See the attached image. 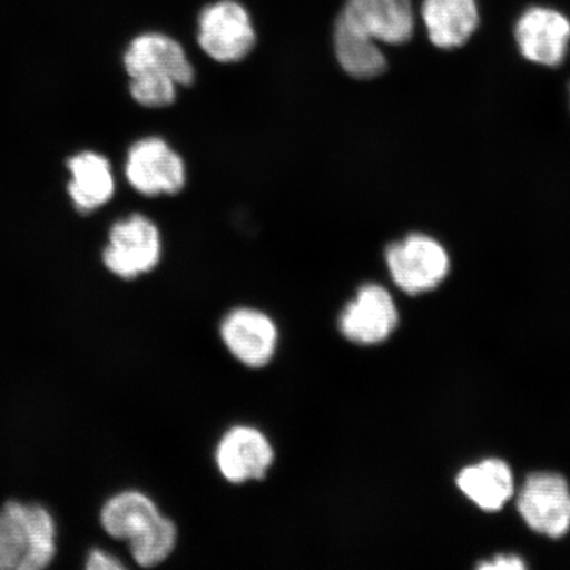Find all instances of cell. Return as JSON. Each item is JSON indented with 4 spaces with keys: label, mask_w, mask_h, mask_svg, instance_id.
<instances>
[{
    "label": "cell",
    "mask_w": 570,
    "mask_h": 570,
    "mask_svg": "<svg viewBox=\"0 0 570 570\" xmlns=\"http://www.w3.org/2000/svg\"><path fill=\"white\" fill-rule=\"evenodd\" d=\"M399 324L394 297L383 285L363 284L338 318V330L355 345H380L389 340Z\"/></svg>",
    "instance_id": "8992f818"
},
{
    "label": "cell",
    "mask_w": 570,
    "mask_h": 570,
    "mask_svg": "<svg viewBox=\"0 0 570 570\" xmlns=\"http://www.w3.org/2000/svg\"><path fill=\"white\" fill-rule=\"evenodd\" d=\"M197 41L214 61H242L256 41L252 17L235 0H218L199 13Z\"/></svg>",
    "instance_id": "3957f363"
},
{
    "label": "cell",
    "mask_w": 570,
    "mask_h": 570,
    "mask_svg": "<svg viewBox=\"0 0 570 570\" xmlns=\"http://www.w3.org/2000/svg\"><path fill=\"white\" fill-rule=\"evenodd\" d=\"M422 17L428 38L440 49L465 46L480 24L475 0H424Z\"/></svg>",
    "instance_id": "4fadbf2b"
},
{
    "label": "cell",
    "mask_w": 570,
    "mask_h": 570,
    "mask_svg": "<svg viewBox=\"0 0 570 570\" xmlns=\"http://www.w3.org/2000/svg\"><path fill=\"white\" fill-rule=\"evenodd\" d=\"M178 85L173 78L140 75L131 77V97L145 107H166L176 101Z\"/></svg>",
    "instance_id": "d6986e66"
},
{
    "label": "cell",
    "mask_w": 570,
    "mask_h": 570,
    "mask_svg": "<svg viewBox=\"0 0 570 570\" xmlns=\"http://www.w3.org/2000/svg\"><path fill=\"white\" fill-rule=\"evenodd\" d=\"M384 259L397 288L411 296L439 287L451 268L445 247L425 234H410L389 245Z\"/></svg>",
    "instance_id": "7a4b0ae2"
},
{
    "label": "cell",
    "mask_w": 570,
    "mask_h": 570,
    "mask_svg": "<svg viewBox=\"0 0 570 570\" xmlns=\"http://www.w3.org/2000/svg\"><path fill=\"white\" fill-rule=\"evenodd\" d=\"M177 527L166 517H160L148 530L128 541L135 562L141 568H154L166 561L177 544Z\"/></svg>",
    "instance_id": "ac0fdd59"
},
{
    "label": "cell",
    "mask_w": 570,
    "mask_h": 570,
    "mask_svg": "<svg viewBox=\"0 0 570 570\" xmlns=\"http://www.w3.org/2000/svg\"><path fill=\"white\" fill-rule=\"evenodd\" d=\"M126 177L142 196H170L183 190L187 169L166 140L153 137L138 140L128 149Z\"/></svg>",
    "instance_id": "5b68a950"
},
{
    "label": "cell",
    "mask_w": 570,
    "mask_h": 570,
    "mask_svg": "<svg viewBox=\"0 0 570 570\" xmlns=\"http://www.w3.org/2000/svg\"><path fill=\"white\" fill-rule=\"evenodd\" d=\"M518 509L533 531L561 538L570 529V490L561 475L533 474L523 484Z\"/></svg>",
    "instance_id": "52a82bcc"
},
{
    "label": "cell",
    "mask_w": 570,
    "mask_h": 570,
    "mask_svg": "<svg viewBox=\"0 0 570 570\" xmlns=\"http://www.w3.org/2000/svg\"><path fill=\"white\" fill-rule=\"evenodd\" d=\"M56 524L40 504L7 502L0 509V570H40L52 564Z\"/></svg>",
    "instance_id": "6da1fadb"
},
{
    "label": "cell",
    "mask_w": 570,
    "mask_h": 570,
    "mask_svg": "<svg viewBox=\"0 0 570 570\" xmlns=\"http://www.w3.org/2000/svg\"><path fill=\"white\" fill-rule=\"evenodd\" d=\"M333 47L341 68L356 80H373L387 69L386 56L377 42L341 17L334 23Z\"/></svg>",
    "instance_id": "9a60e30c"
},
{
    "label": "cell",
    "mask_w": 570,
    "mask_h": 570,
    "mask_svg": "<svg viewBox=\"0 0 570 570\" xmlns=\"http://www.w3.org/2000/svg\"><path fill=\"white\" fill-rule=\"evenodd\" d=\"M479 568L483 570H522L525 569V564L523 560L517 558V556H498L493 561L483 562Z\"/></svg>",
    "instance_id": "44dd1931"
},
{
    "label": "cell",
    "mask_w": 570,
    "mask_h": 570,
    "mask_svg": "<svg viewBox=\"0 0 570 570\" xmlns=\"http://www.w3.org/2000/svg\"><path fill=\"white\" fill-rule=\"evenodd\" d=\"M458 484L484 511L501 510L514 494V479L508 463L495 459L463 469Z\"/></svg>",
    "instance_id": "e0dca14e"
},
{
    "label": "cell",
    "mask_w": 570,
    "mask_h": 570,
    "mask_svg": "<svg viewBox=\"0 0 570 570\" xmlns=\"http://www.w3.org/2000/svg\"><path fill=\"white\" fill-rule=\"evenodd\" d=\"M67 166L71 175L68 194L78 212L88 214L110 202L116 183L105 156L91 151L78 154Z\"/></svg>",
    "instance_id": "5bb4252c"
},
{
    "label": "cell",
    "mask_w": 570,
    "mask_h": 570,
    "mask_svg": "<svg viewBox=\"0 0 570 570\" xmlns=\"http://www.w3.org/2000/svg\"><path fill=\"white\" fill-rule=\"evenodd\" d=\"M515 40L525 60L538 66L558 67L568 53L570 21L559 11L533 7L519 18Z\"/></svg>",
    "instance_id": "30bf717a"
},
{
    "label": "cell",
    "mask_w": 570,
    "mask_h": 570,
    "mask_svg": "<svg viewBox=\"0 0 570 570\" xmlns=\"http://www.w3.org/2000/svg\"><path fill=\"white\" fill-rule=\"evenodd\" d=\"M338 17L384 45H404L415 31L412 0H346Z\"/></svg>",
    "instance_id": "7c38bea8"
},
{
    "label": "cell",
    "mask_w": 570,
    "mask_h": 570,
    "mask_svg": "<svg viewBox=\"0 0 570 570\" xmlns=\"http://www.w3.org/2000/svg\"><path fill=\"white\" fill-rule=\"evenodd\" d=\"M161 517L158 505L140 491H124L107 501L101 511V524L117 540L138 538Z\"/></svg>",
    "instance_id": "2e32d148"
},
{
    "label": "cell",
    "mask_w": 570,
    "mask_h": 570,
    "mask_svg": "<svg viewBox=\"0 0 570 570\" xmlns=\"http://www.w3.org/2000/svg\"><path fill=\"white\" fill-rule=\"evenodd\" d=\"M219 332L227 351L248 368L266 367L279 342L275 321L254 308L232 311L223 320Z\"/></svg>",
    "instance_id": "ba28073f"
},
{
    "label": "cell",
    "mask_w": 570,
    "mask_h": 570,
    "mask_svg": "<svg viewBox=\"0 0 570 570\" xmlns=\"http://www.w3.org/2000/svg\"><path fill=\"white\" fill-rule=\"evenodd\" d=\"M274 460L266 434L249 425L230 428L216 448L218 472L233 484L265 479Z\"/></svg>",
    "instance_id": "9c48e42d"
},
{
    "label": "cell",
    "mask_w": 570,
    "mask_h": 570,
    "mask_svg": "<svg viewBox=\"0 0 570 570\" xmlns=\"http://www.w3.org/2000/svg\"><path fill=\"white\" fill-rule=\"evenodd\" d=\"M124 63L130 77H169L178 87H189L196 77L180 42L161 32L140 33L132 39L126 49Z\"/></svg>",
    "instance_id": "8fae6325"
},
{
    "label": "cell",
    "mask_w": 570,
    "mask_h": 570,
    "mask_svg": "<svg viewBox=\"0 0 570 570\" xmlns=\"http://www.w3.org/2000/svg\"><path fill=\"white\" fill-rule=\"evenodd\" d=\"M102 256L107 269L125 281L151 273L161 256L158 226L140 214L118 220L111 227L109 246Z\"/></svg>",
    "instance_id": "277c9868"
},
{
    "label": "cell",
    "mask_w": 570,
    "mask_h": 570,
    "mask_svg": "<svg viewBox=\"0 0 570 570\" xmlns=\"http://www.w3.org/2000/svg\"><path fill=\"white\" fill-rule=\"evenodd\" d=\"M87 569H125L122 562H120L116 556L104 552L101 550H92L88 556Z\"/></svg>",
    "instance_id": "ffe728a7"
}]
</instances>
